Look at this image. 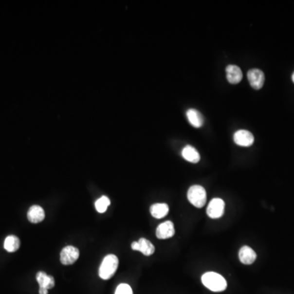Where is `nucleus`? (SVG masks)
<instances>
[{
    "instance_id": "nucleus-17",
    "label": "nucleus",
    "mask_w": 294,
    "mask_h": 294,
    "mask_svg": "<svg viewBox=\"0 0 294 294\" xmlns=\"http://www.w3.org/2000/svg\"><path fill=\"white\" fill-rule=\"evenodd\" d=\"M3 247L8 253H14L20 248V239L15 236H9L5 239Z\"/></svg>"
},
{
    "instance_id": "nucleus-1",
    "label": "nucleus",
    "mask_w": 294,
    "mask_h": 294,
    "mask_svg": "<svg viewBox=\"0 0 294 294\" xmlns=\"http://www.w3.org/2000/svg\"><path fill=\"white\" fill-rule=\"evenodd\" d=\"M201 280L207 289L213 292H222L227 287L225 278L216 272H206L202 276Z\"/></svg>"
},
{
    "instance_id": "nucleus-7",
    "label": "nucleus",
    "mask_w": 294,
    "mask_h": 294,
    "mask_svg": "<svg viewBox=\"0 0 294 294\" xmlns=\"http://www.w3.org/2000/svg\"><path fill=\"white\" fill-rule=\"evenodd\" d=\"M247 77L249 79V84L252 88L254 89H261L264 85L265 82V75L261 70L259 69H252L247 74Z\"/></svg>"
},
{
    "instance_id": "nucleus-12",
    "label": "nucleus",
    "mask_w": 294,
    "mask_h": 294,
    "mask_svg": "<svg viewBox=\"0 0 294 294\" xmlns=\"http://www.w3.org/2000/svg\"><path fill=\"white\" fill-rule=\"evenodd\" d=\"M27 218L32 223H38L45 218V213L40 206H31L27 213Z\"/></svg>"
},
{
    "instance_id": "nucleus-21",
    "label": "nucleus",
    "mask_w": 294,
    "mask_h": 294,
    "mask_svg": "<svg viewBox=\"0 0 294 294\" xmlns=\"http://www.w3.org/2000/svg\"><path fill=\"white\" fill-rule=\"evenodd\" d=\"M292 79H293V82L294 83V73L293 74V75H292Z\"/></svg>"
},
{
    "instance_id": "nucleus-15",
    "label": "nucleus",
    "mask_w": 294,
    "mask_h": 294,
    "mask_svg": "<svg viewBox=\"0 0 294 294\" xmlns=\"http://www.w3.org/2000/svg\"><path fill=\"white\" fill-rule=\"evenodd\" d=\"M182 155L186 161L193 164H196L201 160V155L198 151L191 146H186L184 147L182 151Z\"/></svg>"
},
{
    "instance_id": "nucleus-16",
    "label": "nucleus",
    "mask_w": 294,
    "mask_h": 294,
    "mask_svg": "<svg viewBox=\"0 0 294 294\" xmlns=\"http://www.w3.org/2000/svg\"><path fill=\"white\" fill-rule=\"evenodd\" d=\"M169 212L167 203H155L150 207V213L155 218L160 219L165 218Z\"/></svg>"
},
{
    "instance_id": "nucleus-5",
    "label": "nucleus",
    "mask_w": 294,
    "mask_h": 294,
    "mask_svg": "<svg viewBox=\"0 0 294 294\" xmlns=\"http://www.w3.org/2000/svg\"><path fill=\"white\" fill-rule=\"evenodd\" d=\"M79 249L74 246H66L61 252L60 259L61 264L65 266L72 265L79 259Z\"/></svg>"
},
{
    "instance_id": "nucleus-14",
    "label": "nucleus",
    "mask_w": 294,
    "mask_h": 294,
    "mask_svg": "<svg viewBox=\"0 0 294 294\" xmlns=\"http://www.w3.org/2000/svg\"><path fill=\"white\" fill-rule=\"evenodd\" d=\"M36 279L39 284V288H44V289H51L55 285V280L54 278L51 276H48L45 272H39L36 275Z\"/></svg>"
},
{
    "instance_id": "nucleus-9",
    "label": "nucleus",
    "mask_w": 294,
    "mask_h": 294,
    "mask_svg": "<svg viewBox=\"0 0 294 294\" xmlns=\"http://www.w3.org/2000/svg\"><path fill=\"white\" fill-rule=\"evenodd\" d=\"M175 234L174 225L172 221L167 220L164 223L160 224L156 229V236L160 239H166L173 237Z\"/></svg>"
},
{
    "instance_id": "nucleus-19",
    "label": "nucleus",
    "mask_w": 294,
    "mask_h": 294,
    "mask_svg": "<svg viewBox=\"0 0 294 294\" xmlns=\"http://www.w3.org/2000/svg\"><path fill=\"white\" fill-rule=\"evenodd\" d=\"M114 294H132V289L130 285L127 284H119V286L117 287Z\"/></svg>"
},
{
    "instance_id": "nucleus-20",
    "label": "nucleus",
    "mask_w": 294,
    "mask_h": 294,
    "mask_svg": "<svg viewBox=\"0 0 294 294\" xmlns=\"http://www.w3.org/2000/svg\"><path fill=\"white\" fill-rule=\"evenodd\" d=\"M48 290L44 288H39V294H48Z\"/></svg>"
},
{
    "instance_id": "nucleus-2",
    "label": "nucleus",
    "mask_w": 294,
    "mask_h": 294,
    "mask_svg": "<svg viewBox=\"0 0 294 294\" xmlns=\"http://www.w3.org/2000/svg\"><path fill=\"white\" fill-rule=\"evenodd\" d=\"M119 266V259L114 254L107 255L102 261L99 268V276L102 279H110L113 277Z\"/></svg>"
},
{
    "instance_id": "nucleus-11",
    "label": "nucleus",
    "mask_w": 294,
    "mask_h": 294,
    "mask_svg": "<svg viewBox=\"0 0 294 294\" xmlns=\"http://www.w3.org/2000/svg\"><path fill=\"white\" fill-rule=\"evenodd\" d=\"M226 79L232 84H239L242 80L243 73L239 66L230 65L226 69Z\"/></svg>"
},
{
    "instance_id": "nucleus-6",
    "label": "nucleus",
    "mask_w": 294,
    "mask_h": 294,
    "mask_svg": "<svg viewBox=\"0 0 294 294\" xmlns=\"http://www.w3.org/2000/svg\"><path fill=\"white\" fill-rule=\"evenodd\" d=\"M131 247L132 250L141 252L145 256H150L155 253V246L153 243L145 238H141L138 241L132 242Z\"/></svg>"
},
{
    "instance_id": "nucleus-8",
    "label": "nucleus",
    "mask_w": 294,
    "mask_h": 294,
    "mask_svg": "<svg viewBox=\"0 0 294 294\" xmlns=\"http://www.w3.org/2000/svg\"><path fill=\"white\" fill-rule=\"evenodd\" d=\"M234 142L239 147H250L254 144V135L247 130H239L234 134Z\"/></svg>"
},
{
    "instance_id": "nucleus-13",
    "label": "nucleus",
    "mask_w": 294,
    "mask_h": 294,
    "mask_svg": "<svg viewBox=\"0 0 294 294\" xmlns=\"http://www.w3.org/2000/svg\"><path fill=\"white\" fill-rule=\"evenodd\" d=\"M186 117H187L188 121L193 127L201 128L203 125V118L201 114V112L198 111L197 110L189 109L186 111Z\"/></svg>"
},
{
    "instance_id": "nucleus-3",
    "label": "nucleus",
    "mask_w": 294,
    "mask_h": 294,
    "mask_svg": "<svg viewBox=\"0 0 294 294\" xmlns=\"http://www.w3.org/2000/svg\"><path fill=\"white\" fill-rule=\"evenodd\" d=\"M188 201L196 208H203L207 201V194L203 186L199 185H192L189 188L187 192Z\"/></svg>"
},
{
    "instance_id": "nucleus-4",
    "label": "nucleus",
    "mask_w": 294,
    "mask_h": 294,
    "mask_svg": "<svg viewBox=\"0 0 294 294\" xmlns=\"http://www.w3.org/2000/svg\"><path fill=\"white\" fill-rule=\"evenodd\" d=\"M225 209V203L221 199H213L207 208V214L212 219H218L222 217Z\"/></svg>"
},
{
    "instance_id": "nucleus-18",
    "label": "nucleus",
    "mask_w": 294,
    "mask_h": 294,
    "mask_svg": "<svg viewBox=\"0 0 294 294\" xmlns=\"http://www.w3.org/2000/svg\"><path fill=\"white\" fill-rule=\"evenodd\" d=\"M110 204V199L107 196L103 195L95 202V208L98 213H103L107 210Z\"/></svg>"
},
{
    "instance_id": "nucleus-10",
    "label": "nucleus",
    "mask_w": 294,
    "mask_h": 294,
    "mask_svg": "<svg viewBox=\"0 0 294 294\" xmlns=\"http://www.w3.org/2000/svg\"><path fill=\"white\" fill-rule=\"evenodd\" d=\"M239 261L244 265H251L257 258V254L254 249L249 246H243L239 252Z\"/></svg>"
}]
</instances>
